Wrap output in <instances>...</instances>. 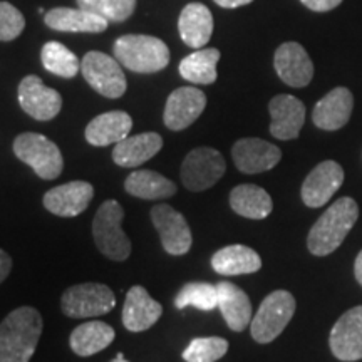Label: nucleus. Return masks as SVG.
Wrapping results in <instances>:
<instances>
[{
  "instance_id": "6",
  "label": "nucleus",
  "mask_w": 362,
  "mask_h": 362,
  "mask_svg": "<svg viewBox=\"0 0 362 362\" xmlns=\"http://www.w3.org/2000/svg\"><path fill=\"white\" fill-rule=\"evenodd\" d=\"M296 298L287 291L269 293L262 302L257 314L252 317L250 332L253 341L270 344L284 332L296 314Z\"/></svg>"
},
{
  "instance_id": "36",
  "label": "nucleus",
  "mask_w": 362,
  "mask_h": 362,
  "mask_svg": "<svg viewBox=\"0 0 362 362\" xmlns=\"http://www.w3.org/2000/svg\"><path fill=\"white\" fill-rule=\"evenodd\" d=\"M300 2L312 12H329L341 6L342 0H300Z\"/></svg>"
},
{
  "instance_id": "14",
  "label": "nucleus",
  "mask_w": 362,
  "mask_h": 362,
  "mask_svg": "<svg viewBox=\"0 0 362 362\" xmlns=\"http://www.w3.org/2000/svg\"><path fill=\"white\" fill-rule=\"evenodd\" d=\"M232 158L242 173L255 175L275 168L282 160V151L265 139L243 138L233 144Z\"/></svg>"
},
{
  "instance_id": "40",
  "label": "nucleus",
  "mask_w": 362,
  "mask_h": 362,
  "mask_svg": "<svg viewBox=\"0 0 362 362\" xmlns=\"http://www.w3.org/2000/svg\"><path fill=\"white\" fill-rule=\"evenodd\" d=\"M111 362H129V361H126V359H124V354H123V352H119V354L116 356V359H112Z\"/></svg>"
},
{
  "instance_id": "7",
  "label": "nucleus",
  "mask_w": 362,
  "mask_h": 362,
  "mask_svg": "<svg viewBox=\"0 0 362 362\" xmlns=\"http://www.w3.org/2000/svg\"><path fill=\"white\" fill-rule=\"evenodd\" d=\"M116 296L107 285L86 282L71 285L61 297L62 314L71 319H90L115 309Z\"/></svg>"
},
{
  "instance_id": "37",
  "label": "nucleus",
  "mask_w": 362,
  "mask_h": 362,
  "mask_svg": "<svg viewBox=\"0 0 362 362\" xmlns=\"http://www.w3.org/2000/svg\"><path fill=\"white\" fill-rule=\"evenodd\" d=\"M11 270H12L11 255H8L7 252H4L2 248H0V284H2L4 280L8 277Z\"/></svg>"
},
{
  "instance_id": "38",
  "label": "nucleus",
  "mask_w": 362,
  "mask_h": 362,
  "mask_svg": "<svg viewBox=\"0 0 362 362\" xmlns=\"http://www.w3.org/2000/svg\"><path fill=\"white\" fill-rule=\"evenodd\" d=\"M253 0H215L216 6L223 7V8H238V7H243V6H248V4H252Z\"/></svg>"
},
{
  "instance_id": "12",
  "label": "nucleus",
  "mask_w": 362,
  "mask_h": 362,
  "mask_svg": "<svg viewBox=\"0 0 362 362\" xmlns=\"http://www.w3.org/2000/svg\"><path fill=\"white\" fill-rule=\"evenodd\" d=\"M206 107V96L193 86L175 89L166 99L163 121L171 131H183L192 126Z\"/></svg>"
},
{
  "instance_id": "10",
  "label": "nucleus",
  "mask_w": 362,
  "mask_h": 362,
  "mask_svg": "<svg viewBox=\"0 0 362 362\" xmlns=\"http://www.w3.org/2000/svg\"><path fill=\"white\" fill-rule=\"evenodd\" d=\"M151 221L160 233L161 245L166 253L181 257L189 252L193 245V235L187 218L173 206L161 203L151 208Z\"/></svg>"
},
{
  "instance_id": "3",
  "label": "nucleus",
  "mask_w": 362,
  "mask_h": 362,
  "mask_svg": "<svg viewBox=\"0 0 362 362\" xmlns=\"http://www.w3.org/2000/svg\"><path fill=\"white\" fill-rule=\"evenodd\" d=\"M115 56L121 66L138 74L160 72L170 64L168 45L161 39L144 34H128L116 39Z\"/></svg>"
},
{
  "instance_id": "34",
  "label": "nucleus",
  "mask_w": 362,
  "mask_h": 362,
  "mask_svg": "<svg viewBox=\"0 0 362 362\" xmlns=\"http://www.w3.org/2000/svg\"><path fill=\"white\" fill-rule=\"evenodd\" d=\"M78 7L98 13L107 22H124L133 16L136 0H78Z\"/></svg>"
},
{
  "instance_id": "8",
  "label": "nucleus",
  "mask_w": 362,
  "mask_h": 362,
  "mask_svg": "<svg viewBox=\"0 0 362 362\" xmlns=\"http://www.w3.org/2000/svg\"><path fill=\"white\" fill-rule=\"evenodd\" d=\"M226 171L225 158L215 148H194L181 165V181L189 192L200 193L218 183Z\"/></svg>"
},
{
  "instance_id": "35",
  "label": "nucleus",
  "mask_w": 362,
  "mask_h": 362,
  "mask_svg": "<svg viewBox=\"0 0 362 362\" xmlns=\"http://www.w3.org/2000/svg\"><path fill=\"white\" fill-rule=\"evenodd\" d=\"M25 19L17 7L8 2H0V40L11 42L24 33Z\"/></svg>"
},
{
  "instance_id": "33",
  "label": "nucleus",
  "mask_w": 362,
  "mask_h": 362,
  "mask_svg": "<svg viewBox=\"0 0 362 362\" xmlns=\"http://www.w3.org/2000/svg\"><path fill=\"white\" fill-rule=\"evenodd\" d=\"M228 352V341L223 337H197L185 347L187 362H216Z\"/></svg>"
},
{
  "instance_id": "17",
  "label": "nucleus",
  "mask_w": 362,
  "mask_h": 362,
  "mask_svg": "<svg viewBox=\"0 0 362 362\" xmlns=\"http://www.w3.org/2000/svg\"><path fill=\"white\" fill-rule=\"evenodd\" d=\"M274 66L279 78L291 88H305L314 78V64L298 42H285L275 51Z\"/></svg>"
},
{
  "instance_id": "29",
  "label": "nucleus",
  "mask_w": 362,
  "mask_h": 362,
  "mask_svg": "<svg viewBox=\"0 0 362 362\" xmlns=\"http://www.w3.org/2000/svg\"><path fill=\"white\" fill-rule=\"evenodd\" d=\"M124 189L141 200H166L176 194V185L151 170H136L124 181Z\"/></svg>"
},
{
  "instance_id": "1",
  "label": "nucleus",
  "mask_w": 362,
  "mask_h": 362,
  "mask_svg": "<svg viewBox=\"0 0 362 362\" xmlns=\"http://www.w3.org/2000/svg\"><path fill=\"white\" fill-rule=\"evenodd\" d=\"M42 317L34 307L12 310L0 324V362H29L42 334Z\"/></svg>"
},
{
  "instance_id": "23",
  "label": "nucleus",
  "mask_w": 362,
  "mask_h": 362,
  "mask_svg": "<svg viewBox=\"0 0 362 362\" xmlns=\"http://www.w3.org/2000/svg\"><path fill=\"white\" fill-rule=\"evenodd\" d=\"M163 148V138L158 133H141L124 138L112 149V161L121 168H138L156 156Z\"/></svg>"
},
{
  "instance_id": "15",
  "label": "nucleus",
  "mask_w": 362,
  "mask_h": 362,
  "mask_svg": "<svg viewBox=\"0 0 362 362\" xmlns=\"http://www.w3.org/2000/svg\"><path fill=\"white\" fill-rule=\"evenodd\" d=\"M94 197L93 185L88 181H69V183L61 185V187L51 188L44 194L42 203L47 211L52 215L72 218L83 214L89 206Z\"/></svg>"
},
{
  "instance_id": "24",
  "label": "nucleus",
  "mask_w": 362,
  "mask_h": 362,
  "mask_svg": "<svg viewBox=\"0 0 362 362\" xmlns=\"http://www.w3.org/2000/svg\"><path fill=\"white\" fill-rule=\"evenodd\" d=\"M180 37L188 47L203 49L214 34V16L203 4L192 2L183 8L178 19Z\"/></svg>"
},
{
  "instance_id": "19",
  "label": "nucleus",
  "mask_w": 362,
  "mask_h": 362,
  "mask_svg": "<svg viewBox=\"0 0 362 362\" xmlns=\"http://www.w3.org/2000/svg\"><path fill=\"white\" fill-rule=\"evenodd\" d=\"M163 314L160 302L149 296L143 285H134L126 293L123 305V325L129 332H144L151 329Z\"/></svg>"
},
{
  "instance_id": "30",
  "label": "nucleus",
  "mask_w": 362,
  "mask_h": 362,
  "mask_svg": "<svg viewBox=\"0 0 362 362\" xmlns=\"http://www.w3.org/2000/svg\"><path fill=\"white\" fill-rule=\"evenodd\" d=\"M220 51L215 47L197 49L180 62V76L192 84H214L216 74V64L220 61Z\"/></svg>"
},
{
  "instance_id": "4",
  "label": "nucleus",
  "mask_w": 362,
  "mask_h": 362,
  "mask_svg": "<svg viewBox=\"0 0 362 362\" xmlns=\"http://www.w3.org/2000/svg\"><path fill=\"white\" fill-rule=\"evenodd\" d=\"M124 210L116 200H106L93 220V237L98 250L107 259L124 262L131 255V242L123 232Z\"/></svg>"
},
{
  "instance_id": "9",
  "label": "nucleus",
  "mask_w": 362,
  "mask_h": 362,
  "mask_svg": "<svg viewBox=\"0 0 362 362\" xmlns=\"http://www.w3.org/2000/svg\"><path fill=\"white\" fill-rule=\"evenodd\" d=\"M81 72L88 84L104 98L117 99L126 93L128 83L117 59L90 51L81 61Z\"/></svg>"
},
{
  "instance_id": "5",
  "label": "nucleus",
  "mask_w": 362,
  "mask_h": 362,
  "mask_svg": "<svg viewBox=\"0 0 362 362\" xmlns=\"http://www.w3.org/2000/svg\"><path fill=\"white\" fill-rule=\"evenodd\" d=\"M12 149L13 155L42 180H56L64 170L61 149L44 134L22 133L13 139Z\"/></svg>"
},
{
  "instance_id": "25",
  "label": "nucleus",
  "mask_w": 362,
  "mask_h": 362,
  "mask_svg": "<svg viewBox=\"0 0 362 362\" xmlns=\"http://www.w3.org/2000/svg\"><path fill=\"white\" fill-rule=\"evenodd\" d=\"M218 288V309L226 325L233 332H242L252 322V302L245 291L232 282L216 284Z\"/></svg>"
},
{
  "instance_id": "13",
  "label": "nucleus",
  "mask_w": 362,
  "mask_h": 362,
  "mask_svg": "<svg viewBox=\"0 0 362 362\" xmlns=\"http://www.w3.org/2000/svg\"><path fill=\"white\" fill-rule=\"evenodd\" d=\"M329 346L339 361L362 359V305L344 312L330 330Z\"/></svg>"
},
{
  "instance_id": "11",
  "label": "nucleus",
  "mask_w": 362,
  "mask_h": 362,
  "mask_svg": "<svg viewBox=\"0 0 362 362\" xmlns=\"http://www.w3.org/2000/svg\"><path fill=\"white\" fill-rule=\"evenodd\" d=\"M19 104L25 115L37 121H51L62 110V96L56 89L47 88L39 76H25L21 81Z\"/></svg>"
},
{
  "instance_id": "16",
  "label": "nucleus",
  "mask_w": 362,
  "mask_h": 362,
  "mask_svg": "<svg viewBox=\"0 0 362 362\" xmlns=\"http://www.w3.org/2000/svg\"><path fill=\"white\" fill-rule=\"evenodd\" d=\"M344 170L337 161H322L307 175L302 185V200L307 206L319 208L342 187Z\"/></svg>"
},
{
  "instance_id": "20",
  "label": "nucleus",
  "mask_w": 362,
  "mask_h": 362,
  "mask_svg": "<svg viewBox=\"0 0 362 362\" xmlns=\"http://www.w3.org/2000/svg\"><path fill=\"white\" fill-rule=\"evenodd\" d=\"M354 98L347 88H336L315 104L312 121L317 128L324 131H337L351 119Z\"/></svg>"
},
{
  "instance_id": "28",
  "label": "nucleus",
  "mask_w": 362,
  "mask_h": 362,
  "mask_svg": "<svg viewBox=\"0 0 362 362\" xmlns=\"http://www.w3.org/2000/svg\"><path fill=\"white\" fill-rule=\"evenodd\" d=\"M230 206L235 214L250 220H264L274 210V202L264 188L257 185H238L230 193Z\"/></svg>"
},
{
  "instance_id": "26",
  "label": "nucleus",
  "mask_w": 362,
  "mask_h": 362,
  "mask_svg": "<svg viewBox=\"0 0 362 362\" xmlns=\"http://www.w3.org/2000/svg\"><path fill=\"white\" fill-rule=\"evenodd\" d=\"M116 332L110 324L89 320L76 327L71 332L69 344L76 356L89 357L110 347L115 341Z\"/></svg>"
},
{
  "instance_id": "2",
  "label": "nucleus",
  "mask_w": 362,
  "mask_h": 362,
  "mask_svg": "<svg viewBox=\"0 0 362 362\" xmlns=\"http://www.w3.org/2000/svg\"><path fill=\"white\" fill-rule=\"evenodd\" d=\"M359 218V206L349 197L339 198L315 221L307 237L309 252L315 257H325L342 245Z\"/></svg>"
},
{
  "instance_id": "18",
  "label": "nucleus",
  "mask_w": 362,
  "mask_h": 362,
  "mask_svg": "<svg viewBox=\"0 0 362 362\" xmlns=\"http://www.w3.org/2000/svg\"><path fill=\"white\" fill-rule=\"evenodd\" d=\"M270 111V134L274 138L288 141L300 134L302 126L305 123V106L300 99L291 94H279L269 104Z\"/></svg>"
},
{
  "instance_id": "21",
  "label": "nucleus",
  "mask_w": 362,
  "mask_h": 362,
  "mask_svg": "<svg viewBox=\"0 0 362 362\" xmlns=\"http://www.w3.org/2000/svg\"><path fill=\"white\" fill-rule=\"evenodd\" d=\"M44 22L49 29L59 30V33H89L99 34L104 33L110 25L104 17L98 13L84 11V8L71 7H56L45 12Z\"/></svg>"
},
{
  "instance_id": "22",
  "label": "nucleus",
  "mask_w": 362,
  "mask_h": 362,
  "mask_svg": "<svg viewBox=\"0 0 362 362\" xmlns=\"http://www.w3.org/2000/svg\"><path fill=\"white\" fill-rule=\"evenodd\" d=\"M131 128H133V119L128 112H103L86 126V141L98 148L110 146V144H116L128 138Z\"/></svg>"
},
{
  "instance_id": "31",
  "label": "nucleus",
  "mask_w": 362,
  "mask_h": 362,
  "mask_svg": "<svg viewBox=\"0 0 362 362\" xmlns=\"http://www.w3.org/2000/svg\"><path fill=\"white\" fill-rule=\"evenodd\" d=\"M40 61H42L45 71L64 79L76 78L81 69L79 59L76 57V54L56 40L44 44L42 51H40Z\"/></svg>"
},
{
  "instance_id": "27",
  "label": "nucleus",
  "mask_w": 362,
  "mask_h": 362,
  "mask_svg": "<svg viewBox=\"0 0 362 362\" xmlns=\"http://www.w3.org/2000/svg\"><path fill=\"white\" fill-rule=\"evenodd\" d=\"M211 267L220 275L255 274L262 269V259L250 247L228 245L214 253Z\"/></svg>"
},
{
  "instance_id": "39",
  "label": "nucleus",
  "mask_w": 362,
  "mask_h": 362,
  "mask_svg": "<svg viewBox=\"0 0 362 362\" xmlns=\"http://www.w3.org/2000/svg\"><path fill=\"white\" fill-rule=\"evenodd\" d=\"M354 274H356V279L357 282L362 285V250L359 252V255H357L356 259V264H354Z\"/></svg>"
},
{
  "instance_id": "32",
  "label": "nucleus",
  "mask_w": 362,
  "mask_h": 362,
  "mask_svg": "<svg viewBox=\"0 0 362 362\" xmlns=\"http://www.w3.org/2000/svg\"><path fill=\"white\" fill-rule=\"evenodd\" d=\"M193 305L203 312H210L218 307V288L208 282H189L181 287L175 297V307L183 310Z\"/></svg>"
}]
</instances>
